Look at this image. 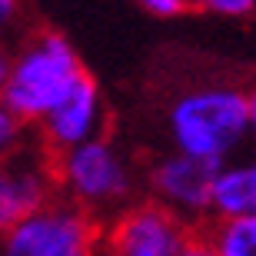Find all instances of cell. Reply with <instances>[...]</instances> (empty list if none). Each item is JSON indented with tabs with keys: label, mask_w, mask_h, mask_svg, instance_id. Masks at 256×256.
Returning a JSON list of instances; mask_svg holds the SVG:
<instances>
[{
	"label": "cell",
	"mask_w": 256,
	"mask_h": 256,
	"mask_svg": "<svg viewBox=\"0 0 256 256\" xmlns=\"http://www.w3.org/2000/svg\"><path fill=\"white\" fill-rule=\"evenodd\" d=\"M166 140L170 150L190 153L216 166L250 150L246 90L210 84L176 94L166 106Z\"/></svg>",
	"instance_id": "cell-1"
},
{
	"label": "cell",
	"mask_w": 256,
	"mask_h": 256,
	"mask_svg": "<svg viewBox=\"0 0 256 256\" xmlns=\"http://www.w3.org/2000/svg\"><path fill=\"white\" fill-rule=\"evenodd\" d=\"M84 74L86 66L80 54L60 30L27 27L14 40V57L0 86V100L27 126H34Z\"/></svg>",
	"instance_id": "cell-2"
},
{
	"label": "cell",
	"mask_w": 256,
	"mask_h": 256,
	"mask_svg": "<svg viewBox=\"0 0 256 256\" xmlns=\"http://www.w3.org/2000/svg\"><path fill=\"white\" fill-rule=\"evenodd\" d=\"M50 166H54V186L60 196L74 200L100 223L143 193L136 160L110 133L50 153Z\"/></svg>",
	"instance_id": "cell-3"
},
{
	"label": "cell",
	"mask_w": 256,
	"mask_h": 256,
	"mask_svg": "<svg viewBox=\"0 0 256 256\" xmlns=\"http://www.w3.org/2000/svg\"><path fill=\"white\" fill-rule=\"evenodd\" d=\"M100 220L74 200L47 196L0 233L7 256H94L100 253Z\"/></svg>",
	"instance_id": "cell-4"
},
{
	"label": "cell",
	"mask_w": 256,
	"mask_h": 256,
	"mask_svg": "<svg viewBox=\"0 0 256 256\" xmlns=\"http://www.w3.org/2000/svg\"><path fill=\"white\" fill-rule=\"evenodd\" d=\"M100 253L110 256H200L196 223L140 193L100 226Z\"/></svg>",
	"instance_id": "cell-5"
},
{
	"label": "cell",
	"mask_w": 256,
	"mask_h": 256,
	"mask_svg": "<svg viewBox=\"0 0 256 256\" xmlns=\"http://www.w3.org/2000/svg\"><path fill=\"white\" fill-rule=\"evenodd\" d=\"M216 163H206L190 153L170 150L150 160L140 170V186L146 196L170 206L190 223H203L210 216V186H213Z\"/></svg>",
	"instance_id": "cell-6"
},
{
	"label": "cell",
	"mask_w": 256,
	"mask_h": 256,
	"mask_svg": "<svg viewBox=\"0 0 256 256\" xmlns=\"http://www.w3.org/2000/svg\"><path fill=\"white\" fill-rule=\"evenodd\" d=\"M106 100L104 90L90 74H84L37 124L30 126V136L44 146L47 153H60L66 146L90 140L106 133Z\"/></svg>",
	"instance_id": "cell-7"
},
{
	"label": "cell",
	"mask_w": 256,
	"mask_h": 256,
	"mask_svg": "<svg viewBox=\"0 0 256 256\" xmlns=\"http://www.w3.org/2000/svg\"><path fill=\"white\" fill-rule=\"evenodd\" d=\"M54 193L57 186H54L50 153L34 136L20 143L17 150H10L7 156H0V233Z\"/></svg>",
	"instance_id": "cell-8"
},
{
	"label": "cell",
	"mask_w": 256,
	"mask_h": 256,
	"mask_svg": "<svg viewBox=\"0 0 256 256\" xmlns=\"http://www.w3.org/2000/svg\"><path fill=\"white\" fill-rule=\"evenodd\" d=\"M256 213V146L220 163L210 186V216H253Z\"/></svg>",
	"instance_id": "cell-9"
},
{
	"label": "cell",
	"mask_w": 256,
	"mask_h": 256,
	"mask_svg": "<svg viewBox=\"0 0 256 256\" xmlns=\"http://www.w3.org/2000/svg\"><path fill=\"white\" fill-rule=\"evenodd\" d=\"M200 256H256V213L253 216H206L196 226Z\"/></svg>",
	"instance_id": "cell-10"
},
{
	"label": "cell",
	"mask_w": 256,
	"mask_h": 256,
	"mask_svg": "<svg viewBox=\"0 0 256 256\" xmlns=\"http://www.w3.org/2000/svg\"><path fill=\"white\" fill-rule=\"evenodd\" d=\"M27 140H30V126L0 100V156H7L10 150H17Z\"/></svg>",
	"instance_id": "cell-11"
},
{
	"label": "cell",
	"mask_w": 256,
	"mask_h": 256,
	"mask_svg": "<svg viewBox=\"0 0 256 256\" xmlns=\"http://www.w3.org/2000/svg\"><path fill=\"white\" fill-rule=\"evenodd\" d=\"M27 30V0H0V40H17Z\"/></svg>",
	"instance_id": "cell-12"
},
{
	"label": "cell",
	"mask_w": 256,
	"mask_h": 256,
	"mask_svg": "<svg viewBox=\"0 0 256 256\" xmlns=\"http://www.w3.org/2000/svg\"><path fill=\"white\" fill-rule=\"evenodd\" d=\"M196 7L213 14V17H226V20L256 17V0H196Z\"/></svg>",
	"instance_id": "cell-13"
},
{
	"label": "cell",
	"mask_w": 256,
	"mask_h": 256,
	"mask_svg": "<svg viewBox=\"0 0 256 256\" xmlns=\"http://www.w3.org/2000/svg\"><path fill=\"white\" fill-rule=\"evenodd\" d=\"M143 10H150L153 17H180L186 14V0H136Z\"/></svg>",
	"instance_id": "cell-14"
},
{
	"label": "cell",
	"mask_w": 256,
	"mask_h": 256,
	"mask_svg": "<svg viewBox=\"0 0 256 256\" xmlns=\"http://www.w3.org/2000/svg\"><path fill=\"white\" fill-rule=\"evenodd\" d=\"M10 57H14V40H0V86H4V80H7Z\"/></svg>",
	"instance_id": "cell-15"
},
{
	"label": "cell",
	"mask_w": 256,
	"mask_h": 256,
	"mask_svg": "<svg viewBox=\"0 0 256 256\" xmlns=\"http://www.w3.org/2000/svg\"><path fill=\"white\" fill-rule=\"evenodd\" d=\"M246 106H250V146H256V90H246Z\"/></svg>",
	"instance_id": "cell-16"
},
{
	"label": "cell",
	"mask_w": 256,
	"mask_h": 256,
	"mask_svg": "<svg viewBox=\"0 0 256 256\" xmlns=\"http://www.w3.org/2000/svg\"><path fill=\"white\" fill-rule=\"evenodd\" d=\"M186 7H196V0H186Z\"/></svg>",
	"instance_id": "cell-17"
}]
</instances>
